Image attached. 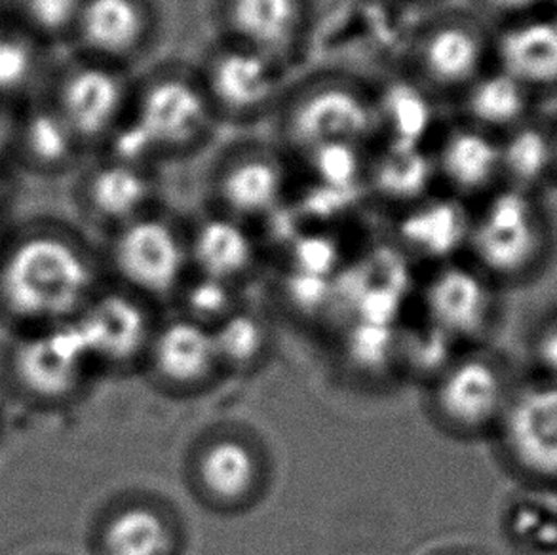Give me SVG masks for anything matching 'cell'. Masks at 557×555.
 Wrapping results in <instances>:
<instances>
[{
	"mask_svg": "<svg viewBox=\"0 0 557 555\" xmlns=\"http://www.w3.org/2000/svg\"><path fill=\"white\" fill-rule=\"evenodd\" d=\"M94 285L90 248L60 221H30L0 244V305L30 328L76 318Z\"/></svg>",
	"mask_w": 557,
	"mask_h": 555,
	"instance_id": "6da1fadb",
	"label": "cell"
},
{
	"mask_svg": "<svg viewBox=\"0 0 557 555\" xmlns=\"http://www.w3.org/2000/svg\"><path fill=\"white\" fill-rule=\"evenodd\" d=\"M218 126L196 69L160 65L136 78L128 116L101 152L157 168L202 150Z\"/></svg>",
	"mask_w": 557,
	"mask_h": 555,
	"instance_id": "7a4b0ae2",
	"label": "cell"
},
{
	"mask_svg": "<svg viewBox=\"0 0 557 555\" xmlns=\"http://www.w3.org/2000/svg\"><path fill=\"white\" fill-rule=\"evenodd\" d=\"M272 119L276 145L292 158L337 145L368 149L379 137L376 91L343 73H322L289 86Z\"/></svg>",
	"mask_w": 557,
	"mask_h": 555,
	"instance_id": "3957f363",
	"label": "cell"
},
{
	"mask_svg": "<svg viewBox=\"0 0 557 555\" xmlns=\"http://www.w3.org/2000/svg\"><path fill=\"white\" fill-rule=\"evenodd\" d=\"M134 83L128 69L67 53L55 61L45 96L91 157L106 149L126 121Z\"/></svg>",
	"mask_w": 557,
	"mask_h": 555,
	"instance_id": "277c9868",
	"label": "cell"
},
{
	"mask_svg": "<svg viewBox=\"0 0 557 555\" xmlns=\"http://www.w3.org/2000/svg\"><path fill=\"white\" fill-rule=\"evenodd\" d=\"M548 248V233L535 195L498 187L472 215L468 249L482 271L520 280L535 271Z\"/></svg>",
	"mask_w": 557,
	"mask_h": 555,
	"instance_id": "5b68a950",
	"label": "cell"
},
{
	"mask_svg": "<svg viewBox=\"0 0 557 555\" xmlns=\"http://www.w3.org/2000/svg\"><path fill=\"white\" fill-rule=\"evenodd\" d=\"M219 124L274 116L286 96L287 67L244 46L219 40L195 65Z\"/></svg>",
	"mask_w": 557,
	"mask_h": 555,
	"instance_id": "8992f818",
	"label": "cell"
},
{
	"mask_svg": "<svg viewBox=\"0 0 557 555\" xmlns=\"http://www.w3.org/2000/svg\"><path fill=\"white\" fill-rule=\"evenodd\" d=\"M491 37L462 14L432 17L407 50V81L432 99H459L491 67Z\"/></svg>",
	"mask_w": 557,
	"mask_h": 555,
	"instance_id": "52a82bcc",
	"label": "cell"
},
{
	"mask_svg": "<svg viewBox=\"0 0 557 555\" xmlns=\"http://www.w3.org/2000/svg\"><path fill=\"white\" fill-rule=\"evenodd\" d=\"M278 145L246 143L225 150L210 173L218 211L248 223L278 211L292 190V164Z\"/></svg>",
	"mask_w": 557,
	"mask_h": 555,
	"instance_id": "ba28073f",
	"label": "cell"
},
{
	"mask_svg": "<svg viewBox=\"0 0 557 555\" xmlns=\"http://www.w3.org/2000/svg\"><path fill=\"white\" fill-rule=\"evenodd\" d=\"M159 190L157 168L109 152L86 158L76 170L73 183L78 211L111 233L157 210Z\"/></svg>",
	"mask_w": 557,
	"mask_h": 555,
	"instance_id": "9c48e42d",
	"label": "cell"
},
{
	"mask_svg": "<svg viewBox=\"0 0 557 555\" xmlns=\"http://www.w3.org/2000/svg\"><path fill=\"white\" fill-rule=\"evenodd\" d=\"M221 40L292 67L309 45L310 0H213Z\"/></svg>",
	"mask_w": 557,
	"mask_h": 555,
	"instance_id": "30bf717a",
	"label": "cell"
},
{
	"mask_svg": "<svg viewBox=\"0 0 557 555\" xmlns=\"http://www.w3.org/2000/svg\"><path fill=\"white\" fill-rule=\"evenodd\" d=\"M94 363L75 320L33 328L15 345L12 375L20 391L38 404L75 396Z\"/></svg>",
	"mask_w": 557,
	"mask_h": 555,
	"instance_id": "8fae6325",
	"label": "cell"
},
{
	"mask_svg": "<svg viewBox=\"0 0 557 555\" xmlns=\"http://www.w3.org/2000/svg\"><path fill=\"white\" fill-rule=\"evenodd\" d=\"M157 29L152 0H84L67 53L132 71L149 52Z\"/></svg>",
	"mask_w": 557,
	"mask_h": 555,
	"instance_id": "7c38bea8",
	"label": "cell"
},
{
	"mask_svg": "<svg viewBox=\"0 0 557 555\" xmlns=\"http://www.w3.org/2000/svg\"><path fill=\"white\" fill-rule=\"evenodd\" d=\"M109 257L124 282L139 292L162 295L180 282L188 246L174 221L154 210L111 233Z\"/></svg>",
	"mask_w": 557,
	"mask_h": 555,
	"instance_id": "4fadbf2b",
	"label": "cell"
},
{
	"mask_svg": "<svg viewBox=\"0 0 557 555\" xmlns=\"http://www.w3.org/2000/svg\"><path fill=\"white\" fill-rule=\"evenodd\" d=\"M498 430L506 455L525 478L557 488V383L543 379L512 391Z\"/></svg>",
	"mask_w": 557,
	"mask_h": 555,
	"instance_id": "5bb4252c",
	"label": "cell"
},
{
	"mask_svg": "<svg viewBox=\"0 0 557 555\" xmlns=\"http://www.w3.org/2000/svg\"><path fill=\"white\" fill-rule=\"evenodd\" d=\"M8 158L30 175L61 177L76 173L88 155L42 94L12 111Z\"/></svg>",
	"mask_w": 557,
	"mask_h": 555,
	"instance_id": "9a60e30c",
	"label": "cell"
},
{
	"mask_svg": "<svg viewBox=\"0 0 557 555\" xmlns=\"http://www.w3.org/2000/svg\"><path fill=\"white\" fill-rule=\"evenodd\" d=\"M436 177L447 195L467 200L472 196H490L503 183L500 173V137L468 122H457L442 132L430 147Z\"/></svg>",
	"mask_w": 557,
	"mask_h": 555,
	"instance_id": "2e32d148",
	"label": "cell"
},
{
	"mask_svg": "<svg viewBox=\"0 0 557 555\" xmlns=\"http://www.w3.org/2000/svg\"><path fill=\"white\" fill-rule=\"evenodd\" d=\"M510 396L500 369L483 358H467L447 369L436 392L440 414L465 432L498 427Z\"/></svg>",
	"mask_w": 557,
	"mask_h": 555,
	"instance_id": "e0dca14e",
	"label": "cell"
},
{
	"mask_svg": "<svg viewBox=\"0 0 557 555\" xmlns=\"http://www.w3.org/2000/svg\"><path fill=\"white\" fill-rule=\"evenodd\" d=\"M493 65L536 90L557 86V17L528 15L505 23L491 37Z\"/></svg>",
	"mask_w": 557,
	"mask_h": 555,
	"instance_id": "ac0fdd59",
	"label": "cell"
},
{
	"mask_svg": "<svg viewBox=\"0 0 557 555\" xmlns=\"http://www.w3.org/2000/svg\"><path fill=\"white\" fill-rule=\"evenodd\" d=\"M426 308L445 337H480L490 330L493 292L482 272L447 264L429 284Z\"/></svg>",
	"mask_w": 557,
	"mask_h": 555,
	"instance_id": "d6986e66",
	"label": "cell"
},
{
	"mask_svg": "<svg viewBox=\"0 0 557 555\" xmlns=\"http://www.w3.org/2000/svg\"><path fill=\"white\" fill-rule=\"evenodd\" d=\"M73 320L91 361L126 363L134 360L147 343V316L136 300L126 295L107 293L91 297Z\"/></svg>",
	"mask_w": 557,
	"mask_h": 555,
	"instance_id": "ffe728a7",
	"label": "cell"
},
{
	"mask_svg": "<svg viewBox=\"0 0 557 555\" xmlns=\"http://www.w3.org/2000/svg\"><path fill=\"white\" fill-rule=\"evenodd\" d=\"M437 183L432 149L426 143L383 141L368 155L363 188L399 208L429 198Z\"/></svg>",
	"mask_w": 557,
	"mask_h": 555,
	"instance_id": "44dd1931",
	"label": "cell"
},
{
	"mask_svg": "<svg viewBox=\"0 0 557 555\" xmlns=\"http://www.w3.org/2000/svg\"><path fill=\"white\" fill-rule=\"evenodd\" d=\"M457 101L462 113L460 121L500 137L529 121L533 91L493 65Z\"/></svg>",
	"mask_w": 557,
	"mask_h": 555,
	"instance_id": "7402d4cb",
	"label": "cell"
},
{
	"mask_svg": "<svg viewBox=\"0 0 557 555\" xmlns=\"http://www.w3.org/2000/svg\"><path fill=\"white\" fill-rule=\"evenodd\" d=\"M472 211L457 196H429L406 208L401 238L419 254L449 257L468 248Z\"/></svg>",
	"mask_w": 557,
	"mask_h": 555,
	"instance_id": "603a6c76",
	"label": "cell"
},
{
	"mask_svg": "<svg viewBox=\"0 0 557 555\" xmlns=\"http://www.w3.org/2000/svg\"><path fill=\"white\" fill-rule=\"evenodd\" d=\"M187 246L203 276L219 282L240 276L256 259V244L246 223L221 211H213L195 226Z\"/></svg>",
	"mask_w": 557,
	"mask_h": 555,
	"instance_id": "cb8c5ba5",
	"label": "cell"
},
{
	"mask_svg": "<svg viewBox=\"0 0 557 555\" xmlns=\"http://www.w3.org/2000/svg\"><path fill=\"white\" fill-rule=\"evenodd\" d=\"M52 55L4 22L0 27V109L12 113L45 94L58 61Z\"/></svg>",
	"mask_w": 557,
	"mask_h": 555,
	"instance_id": "d4e9b609",
	"label": "cell"
},
{
	"mask_svg": "<svg viewBox=\"0 0 557 555\" xmlns=\"http://www.w3.org/2000/svg\"><path fill=\"white\" fill-rule=\"evenodd\" d=\"M152 361L168 383L177 386L200 383L218 361L213 333L198 322L170 323L152 343Z\"/></svg>",
	"mask_w": 557,
	"mask_h": 555,
	"instance_id": "484cf974",
	"label": "cell"
},
{
	"mask_svg": "<svg viewBox=\"0 0 557 555\" xmlns=\"http://www.w3.org/2000/svg\"><path fill=\"white\" fill-rule=\"evenodd\" d=\"M500 173L505 187L535 195L556 175L554 134L528 121L500 136Z\"/></svg>",
	"mask_w": 557,
	"mask_h": 555,
	"instance_id": "4316f807",
	"label": "cell"
},
{
	"mask_svg": "<svg viewBox=\"0 0 557 555\" xmlns=\"http://www.w3.org/2000/svg\"><path fill=\"white\" fill-rule=\"evenodd\" d=\"M198 480L211 498L236 503L256 488L259 462L246 443L225 437L203 449L198 460Z\"/></svg>",
	"mask_w": 557,
	"mask_h": 555,
	"instance_id": "83f0119b",
	"label": "cell"
},
{
	"mask_svg": "<svg viewBox=\"0 0 557 555\" xmlns=\"http://www.w3.org/2000/svg\"><path fill=\"white\" fill-rule=\"evenodd\" d=\"M101 555H170L174 533L159 511L128 506L113 514L99 536Z\"/></svg>",
	"mask_w": 557,
	"mask_h": 555,
	"instance_id": "f1b7e54d",
	"label": "cell"
},
{
	"mask_svg": "<svg viewBox=\"0 0 557 555\" xmlns=\"http://www.w3.org/2000/svg\"><path fill=\"white\" fill-rule=\"evenodd\" d=\"M84 0H2L4 22L50 52L69 50Z\"/></svg>",
	"mask_w": 557,
	"mask_h": 555,
	"instance_id": "f546056e",
	"label": "cell"
},
{
	"mask_svg": "<svg viewBox=\"0 0 557 555\" xmlns=\"http://www.w3.org/2000/svg\"><path fill=\"white\" fill-rule=\"evenodd\" d=\"M213 333L218 360L228 363H249L256 360L263 348L264 335L261 325L249 316L236 314L226 318Z\"/></svg>",
	"mask_w": 557,
	"mask_h": 555,
	"instance_id": "4dcf8cb0",
	"label": "cell"
},
{
	"mask_svg": "<svg viewBox=\"0 0 557 555\" xmlns=\"http://www.w3.org/2000/svg\"><path fill=\"white\" fill-rule=\"evenodd\" d=\"M188 307L193 312L203 318H215L225 314L228 308V292L226 282L203 276L188 292Z\"/></svg>",
	"mask_w": 557,
	"mask_h": 555,
	"instance_id": "1f68e13d",
	"label": "cell"
},
{
	"mask_svg": "<svg viewBox=\"0 0 557 555\" xmlns=\"http://www.w3.org/2000/svg\"><path fill=\"white\" fill-rule=\"evenodd\" d=\"M535 360L546 381L557 383V318L546 323L535 338Z\"/></svg>",
	"mask_w": 557,
	"mask_h": 555,
	"instance_id": "d6a6232c",
	"label": "cell"
},
{
	"mask_svg": "<svg viewBox=\"0 0 557 555\" xmlns=\"http://www.w3.org/2000/svg\"><path fill=\"white\" fill-rule=\"evenodd\" d=\"M480 2L485 10H490L491 14L498 15L508 23L539 14V7H543L548 0H480Z\"/></svg>",
	"mask_w": 557,
	"mask_h": 555,
	"instance_id": "836d02e7",
	"label": "cell"
},
{
	"mask_svg": "<svg viewBox=\"0 0 557 555\" xmlns=\"http://www.w3.org/2000/svg\"><path fill=\"white\" fill-rule=\"evenodd\" d=\"M386 2H394V4H406V2H414V0H386Z\"/></svg>",
	"mask_w": 557,
	"mask_h": 555,
	"instance_id": "e575fe53",
	"label": "cell"
},
{
	"mask_svg": "<svg viewBox=\"0 0 557 555\" xmlns=\"http://www.w3.org/2000/svg\"><path fill=\"white\" fill-rule=\"evenodd\" d=\"M4 25V12H2V4H0V27Z\"/></svg>",
	"mask_w": 557,
	"mask_h": 555,
	"instance_id": "d590c367",
	"label": "cell"
},
{
	"mask_svg": "<svg viewBox=\"0 0 557 555\" xmlns=\"http://www.w3.org/2000/svg\"><path fill=\"white\" fill-rule=\"evenodd\" d=\"M554 145H556V173H557V132H554Z\"/></svg>",
	"mask_w": 557,
	"mask_h": 555,
	"instance_id": "8d00e7d4",
	"label": "cell"
},
{
	"mask_svg": "<svg viewBox=\"0 0 557 555\" xmlns=\"http://www.w3.org/2000/svg\"><path fill=\"white\" fill-rule=\"evenodd\" d=\"M554 2V7H556V17H557V0H552Z\"/></svg>",
	"mask_w": 557,
	"mask_h": 555,
	"instance_id": "74e56055",
	"label": "cell"
}]
</instances>
